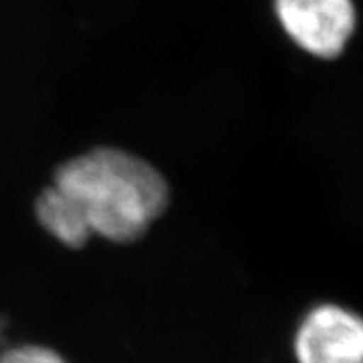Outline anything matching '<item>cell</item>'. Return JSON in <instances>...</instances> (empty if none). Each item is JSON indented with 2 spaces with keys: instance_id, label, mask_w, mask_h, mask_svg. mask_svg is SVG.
<instances>
[{
  "instance_id": "obj_4",
  "label": "cell",
  "mask_w": 363,
  "mask_h": 363,
  "mask_svg": "<svg viewBox=\"0 0 363 363\" xmlns=\"http://www.w3.org/2000/svg\"><path fill=\"white\" fill-rule=\"evenodd\" d=\"M35 218L48 235L67 247H82L92 236L78 205L54 184L35 199Z\"/></svg>"
},
{
  "instance_id": "obj_2",
  "label": "cell",
  "mask_w": 363,
  "mask_h": 363,
  "mask_svg": "<svg viewBox=\"0 0 363 363\" xmlns=\"http://www.w3.org/2000/svg\"><path fill=\"white\" fill-rule=\"evenodd\" d=\"M275 13L295 45L323 60L337 57L354 33L352 0H275Z\"/></svg>"
},
{
  "instance_id": "obj_3",
  "label": "cell",
  "mask_w": 363,
  "mask_h": 363,
  "mask_svg": "<svg viewBox=\"0 0 363 363\" xmlns=\"http://www.w3.org/2000/svg\"><path fill=\"white\" fill-rule=\"evenodd\" d=\"M297 363H363V318L336 304L310 310L294 337Z\"/></svg>"
},
{
  "instance_id": "obj_1",
  "label": "cell",
  "mask_w": 363,
  "mask_h": 363,
  "mask_svg": "<svg viewBox=\"0 0 363 363\" xmlns=\"http://www.w3.org/2000/svg\"><path fill=\"white\" fill-rule=\"evenodd\" d=\"M54 186L78 205L92 235L116 244L140 238L170 203L159 170L118 147H96L63 162Z\"/></svg>"
},
{
  "instance_id": "obj_5",
  "label": "cell",
  "mask_w": 363,
  "mask_h": 363,
  "mask_svg": "<svg viewBox=\"0 0 363 363\" xmlns=\"http://www.w3.org/2000/svg\"><path fill=\"white\" fill-rule=\"evenodd\" d=\"M8 363H67L55 350L43 345H21L2 354Z\"/></svg>"
}]
</instances>
